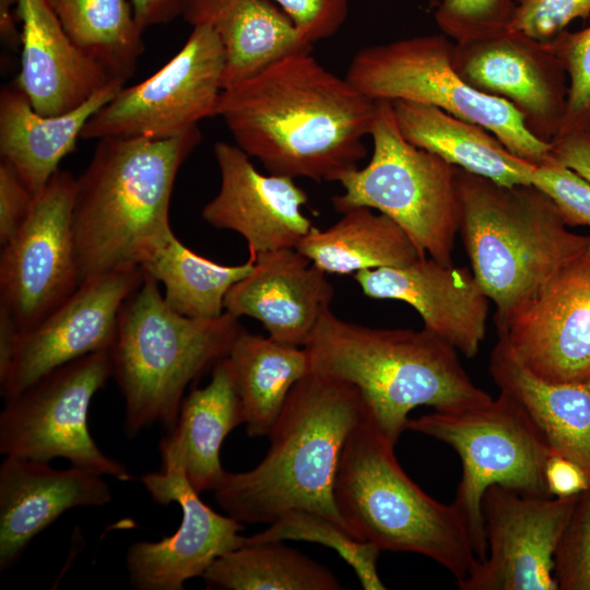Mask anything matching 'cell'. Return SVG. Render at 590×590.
Listing matches in <instances>:
<instances>
[{
    "label": "cell",
    "mask_w": 590,
    "mask_h": 590,
    "mask_svg": "<svg viewBox=\"0 0 590 590\" xmlns=\"http://www.w3.org/2000/svg\"><path fill=\"white\" fill-rule=\"evenodd\" d=\"M75 186L70 172L58 169L1 247L0 309L19 331L38 323L81 285L72 220Z\"/></svg>",
    "instance_id": "obj_13"
},
{
    "label": "cell",
    "mask_w": 590,
    "mask_h": 590,
    "mask_svg": "<svg viewBox=\"0 0 590 590\" xmlns=\"http://www.w3.org/2000/svg\"><path fill=\"white\" fill-rule=\"evenodd\" d=\"M241 329L226 311L213 319L179 315L166 304L158 282L143 272L121 306L109 350L125 401L126 435L134 437L156 423L172 430L188 387L228 356Z\"/></svg>",
    "instance_id": "obj_6"
},
{
    "label": "cell",
    "mask_w": 590,
    "mask_h": 590,
    "mask_svg": "<svg viewBox=\"0 0 590 590\" xmlns=\"http://www.w3.org/2000/svg\"><path fill=\"white\" fill-rule=\"evenodd\" d=\"M296 249L326 273L401 267L421 258L405 232L389 216L357 206L326 229L316 226Z\"/></svg>",
    "instance_id": "obj_30"
},
{
    "label": "cell",
    "mask_w": 590,
    "mask_h": 590,
    "mask_svg": "<svg viewBox=\"0 0 590 590\" xmlns=\"http://www.w3.org/2000/svg\"><path fill=\"white\" fill-rule=\"evenodd\" d=\"M134 17L144 32L151 26L166 24L184 15L189 0H130Z\"/></svg>",
    "instance_id": "obj_44"
},
{
    "label": "cell",
    "mask_w": 590,
    "mask_h": 590,
    "mask_svg": "<svg viewBox=\"0 0 590 590\" xmlns=\"http://www.w3.org/2000/svg\"><path fill=\"white\" fill-rule=\"evenodd\" d=\"M125 86L111 80L76 108L43 116L17 83L0 92V155L36 194L74 149L88 120Z\"/></svg>",
    "instance_id": "obj_24"
},
{
    "label": "cell",
    "mask_w": 590,
    "mask_h": 590,
    "mask_svg": "<svg viewBox=\"0 0 590 590\" xmlns=\"http://www.w3.org/2000/svg\"><path fill=\"white\" fill-rule=\"evenodd\" d=\"M206 588L226 590H338L324 566L297 550L268 542L243 545L217 557L203 573Z\"/></svg>",
    "instance_id": "obj_33"
},
{
    "label": "cell",
    "mask_w": 590,
    "mask_h": 590,
    "mask_svg": "<svg viewBox=\"0 0 590 590\" xmlns=\"http://www.w3.org/2000/svg\"><path fill=\"white\" fill-rule=\"evenodd\" d=\"M552 156L590 184V133L573 132L551 142Z\"/></svg>",
    "instance_id": "obj_43"
},
{
    "label": "cell",
    "mask_w": 590,
    "mask_h": 590,
    "mask_svg": "<svg viewBox=\"0 0 590 590\" xmlns=\"http://www.w3.org/2000/svg\"><path fill=\"white\" fill-rule=\"evenodd\" d=\"M377 105L311 51L223 90L216 116L269 174L337 181L366 156Z\"/></svg>",
    "instance_id": "obj_1"
},
{
    "label": "cell",
    "mask_w": 590,
    "mask_h": 590,
    "mask_svg": "<svg viewBox=\"0 0 590 590\" xmlns=\"http://www.w3.org/2000/svg\"><path fill=\"white\" fill-rule=\"evenodd\" d=\"M532 185L553 200L567 226H590V184L552 154L535 166Z\"/></svg>",
    "instance_id": "obj_38"
},
{
    "label": "cell",
    "mask_w": 590,
    "mask_h": 590,
    "mask_svg": "<svg viewBox=\"0 0 590 590\" xmlns=\"http://www.w3.org/2000/svg\"><path fill=\"white\" fill-rule=\"evenodd\" d=\"M110 377V353L99 351L51 370L4 400L0 453L42 462L64 458L102 475L133 480L122 463L99 449L87 427L91 402Z\"/></svg>",
    "instance_id": "obj_11"
},
{
    "label": "cell",
    "mask_w": 590,
    "mask_h": 590,
    "mask_svg": "<svg viewBox=\"0 0 590 590\" xmlns=\"http://www.w3.org/2000/svg\"><path fill=\"white\" fill-rule=\"evenodd\" d=\"M305 349L311 371L357 389L364 416L392 445L416 406L460 411L493 400L471 380L457 351L425 328H371L330 308Z\"/></svg>",
    "instance_id": "obj_4"
},
{
    "label": "cell",
    "mask_w": 590,
    "mask_h": 590,
    "mask_svg": "<svg viewBox=\"0 0 590 590\" xmlns=\"http://www.w3.org/2000/svg\"><path fill=\"white\" fill-rule=\"evenodd\" d=\"M394 445L363 415L340 459L334 499L349 531L380 551L424 555L463 580L476 560L467 522L452 503L428 496L398 463Z\"/></svg>",
    "instance_id": "obj_7"
},
{
    "label": "cell",
    "mask_w": 590,
    "mask_h": 590,
    "mask_svg": "<svg viewBox=\"0 0 590 590\" xmlns=\"http://www.w3.org/2000/svg\"><path fill=\"white\" fill-rule=\"evenodd\" d=\"M17 0H0V34L7 45L17 48L21 46V32L13 17V7Z\"/></svg>",
    "instance_id": "obj_45"
},
{
    "label": "cell",
    "mask_w": 590,
    "mask_h": 590,
    "mask_svg": "<svg viewBox=\"0 0 590 590\" xmlns=\"http://www.w3.org/2000/svg\"><path fill=\"white\" fill-rule=\"evenodd\" d=\"M293 21L306 42H317L333 36L345 23L350 0H270Z\"/></svg>",
    "instance_id": "obj_40"
},
{
    "label": "cell",
    "mask_w": 590,
    "mask_h": 590,
    "mask_svg": "<svg viewBox=\"0 0 590 590\" xmlns=\"http://www.w3.org/2000/svg\"><path fill=\"white\" fill-rule=\"evenodd\" d=\"M406 429L440 440L458 453L462 475L453 504L467 522L480 560L487 554L482 499L488 486L553 496L545 481L548 442L526 410L504 391L480 406L409 418Z\"/></svg>",
    "instance_id": "obj_9"
},
{
    "label": "cell",
    "mask_w": 590,
    "mask_h": 590,
    "mask_svg": "<svg viewBox=\"0 0 590 590\" xmlns=\"http://www.w3.org/2000/svg\"><path fill=\"white\" fill-rule=\"evenodd\" d=\"M489 374L500 391L511 396L545 436L550 449L585 473L590 492V378L551 382L528 370L498 337Z\"/></svg>",
    "instance_id": "obj_26"
},
{
    "label": "cell",
    "mask_w": 590,
    "mask_h": 590,
    "mask_svg": "<svg viewBox=\"0 0 590 590\" xmlns=\"http://www.w3.org/2000/svg\"><path fill=\"white\" fill-rule=\"evenodd\" d=\"M509 31L550 42L575 20L590 16V0H515Z\"/></svg>",
    "instance_id": "obj_39"
},
{
    "label": "cell",
    "mask_w": 590,
    "mask_h": 590,
    "mask_svg": "<svg viewBox=\"0 0 590 590\" xmlns=\"http://www.w3.org/2000/svg\"><path fill=\"white\" fill-rule=\"evenodd\" d=\"M548 43L569 80L565 115L556 138L590 133V26L576 32L565 30Z\"/></svg>",
    "instance_id": "obj_35"
},
{
    "label": "cell",
    "mask_w": 590,
    "mask_h": 590,
    "mask_svg": "<svg viewBox=\"0 0 590 590\" xmlns=\"http://www.w3.org/2000/svg\"><path fill=\"white\" fill-rule=\"evenodd\" d=\"M580 494L542 497L498 484L482 499L487 554L461 590H558L554 557Z\"/></svg>",
    "instance_id": "obj_14"
},
{
    "label": "cell",
    "mask_w": 590,
    "mask_h": 590,
    "mask_svg": "<svg viewBox=\"0 0 590 590\" xmlns=\"http://www.w3.org/2000/svg\"><path fill=\"white\" fill-rule=\"evenodd\" d=\"M184 17L192 26H210L217 35L225 57L223 90L312 47L270 0H189Z\"/></svg>",
    "instance_id": "obj_25"
},
{
    "label": "cell",
    "mask_w": 590,
    "mask_h": 590,
    "mask_svg": "<svg viewBox=\"0 0 590 590\" xmlns=\"http://www.w3.org/2000/svg\"><path fill=\"white\" fill-rule=\"evenodd\" d=\"M35 194L16 170L0 162V245L4 246L20 229L30 214Z\"/></svg>",
    "instance_id": "obj_41"
},
{
    "label": "cell",
    "mask_w": 590,
    "mask_h": 590,
    "mask_svg": "<svg viewBox=\"0 0 590 590\" xmlns=\"http://www.w3.org/2000/svg\"><path fill=\"white\" fill-rule=\"evenodd\" d=\"M453 44L446 35L434 34L364 47L351 60L345 78L374 102L437 107L482 126L535 166L547 161L551 143L535 138L511 104L473 88L456 72Z\"/></svg>",
    "instance_id": "obj_10"
},
{
    "label": "cell",
    "mask_w": 590,
    "mask_h": 590,
    "mask_svg": "<svg viewBox=\"0 0 590 590\" xmlns=\"http://www.w3.org/2000/svg\"><path fill=\"white\" fill-rule=\"evenodd\" d=\"M391 104L399 130L413 145L502 185L532 184L535 165L512 154L482 126L430 105Z\"/></svg>",
    "instance_id": "obj_28"
},
{
    "label": "cell",
    "mask_w": 590,
    "mask_h": 590,
    "mask_svg": "<svg viewBox=\"0 0 590 590\" xmlns=\"http://www.w3.org/2000/svg\"><path fill=\"white\" fill-rule=\"evenodd\" d=\"M363 415L355 387L310 371L291 390L264 458L249 471H225L213 491L217 505L243 523L269 524L288 511L308 510L349 531L334 485L344 445Z\"/></svg>",
    "instance_id": "obj_2"
},
{
    "label": "cell",
    "mask_w": 590,
    "mask_h": 590,
    "mask_svg": "<svg viewBox=\"0 0 590 590\" xmlns=\"http://www.w3.org/2000/svg\"><path fill=\"white\" fill-rule=\"evenodd\" d=\"M255 258L238 266H224L186 247L174 234L140 268L165 287L166 304L179 315L213 319L225 312L231 287L252 269Z\"/></svg>",
    "instance_id": "obj_32"
},
{
    "label": "cell",
    "mask_w": 590,
    "mask_h": 590,
    "mask_svg": "<svg viewBox=\"0 0 590 590\" xmlns=\"http://www.w3.org/2000/svg\"><path fill=\"white\" fill-rule=\"evenodd\" d=\"M111 500L103 475L71 465L7 456L0 465V570L10 568L30 542L63 512Z\"/></svg>",
    "instance_id": "obj_22"
},
{
    "label": "cell",
    "mask_w": 590,
    "mask_h": 590,
    "mask_svg": "<svg viewBox=\"0 0 590 590\" xmlns=\"http://www.w3.org/2000/svg\"><path fill=\"white\" fill-rule=\"evenodd\" d=\"M220 169L217 193L203 206L202 219L212 227L241 235L250 257L297 244L315 227L303 213L308 196L293 178L261 174L236 144L216 142Z\"/></svg>",
    "instance_id": "obj_19"
},
{
    "label": "cell",
    "mask_w": 590,
    "mask_h": 590,
    "mask_svg": "<svg viewBox=\"0 0 590 590\" xmlns=\"http://www.w3.org/2000/svg\"><path fill=\"white\" fill-rule=\"evenodd\" d=\"M498 337L535 376L551 382L590 378V246L519 308Z\"/></svg>",
    "instance_id": "obj_17"
},
{
    "label": "cell",
    "mask_w": 590,
    "mask_h": 590,
    "mask_svg": "<svg viewBox=\"0 0 590 590\" xmlns=\"http://www.w3.org/2000/svg\"><path fill=\"white\" fill-rule=\"evenodd\" d=\"M161 456L162 470L143 475L141 482L153 500L164 506L177 503L182 516L174 534L128 547V579L140 590H181L217 557L245 544L243 522L204 504L173 453L161 449Z\"/></svg>",
    "instance_id": "obj_16"
},
{
    "label": "cell",
    "mask_w": 590,
    "mask_h": 590,
    "mask_svg": "<svg viewBox=\"0 0 590 590\" xmlns=\"http://www.w3.org/2000/svg\"><path fill=\"white\" fill-rule=\"evenodd\" d=\"M428 2H429V4L432 7H436L438 4L439 0H428Z\"/></svg>",
    "instance_id": "obj_46"
},
{
    "label": "cell",
    "mask_w": 590,
    "mask_h": 590,
    "mask_svg": "<svg viewBox=\"0 0 590 590\" xmlns=\"http://www.w3.org/2000/svg\"><path fill=\"white\" fill-rule=\"evenodd\" d=\"M143 279L140 267H121L86 280L58 308L33 327L19 331L0 375L8 400L51 370L85 355L109 351L123 302Z\"/></svg>",
    "instance_id": "obj_15"
},
{
    "label": "cell",
    "mask_w": 590,
    "mask_h": 590,
    "mask_svg": "<svg viewBox=\"0 0 590 590\" xmlns=\"http://www.w3.org/2000/svg\"><path fill=\"white\" fill-rule=\"evenodd\" d=\"M244 424L232 366L227 357L212 369L210 382L185 396L175 427L161 441L182 465L191 486L200 494L214 491L225 470L220 449L226 436Z\"/></svg>",
    "instance_id": "obj_27"
},
{
    "label": "cell",
    "mask_w": 590,
    "mask_h": 590,
    "mask_svg": "<svg viewBox=\"0 0 590 590\" xmlns=\"http://www.w3.org/2000/svg\"><path fill=\"white\" fill-rule=\"evenodd\" d=\"M515 8V0H439L434 17L453 43H467L507 31Z\"/></svg>",
    "instance_id": "obj_36"
},
{
    "label": "cell",
    "mask_w": 590,
    "mask_h": 590,
    "mask_svg": "<svg viewBox=\"0 0 590 590\" xmlns=\"http://www.w3.org/2000/svg\"><path fill=\"white\" fill-rule=\"evenodd\" d=\"M181 49L144 81L125 87L86 123L84 140L165 139L216 116L225 57L215 32L194 25Z\"/></svg>",
    "instance_id": "obj_12"
},
{
    "label": "cell",
    "mask_w": 590,
    "mask_h": 590,
    "mask_svg": "<svg viewBox=\"0 0 590 590\" xmlns=\"http://www.w3.org/2000/svg\"><path fill=\"white\" fill-rule=\"evenodd\" d=\"M74 45L126 83L144 52V32L128 0H48Z\"/></svg>",
    "instance_id": "obj_31"
},
{
    "label": "cell",
    "mask_w": 590,
    "mask_h": 590,
    "mask_svg": "<svg viewBox=\"0 0 590 590\" xmlns=\"http://www.w3.org/2000/svg\"><path fill=\"white\" fill-rule=\"evenodd\" d=\"M452 66L473 88L511 104L527 129L551 143L559 133L567 101V74L548 42L505 31L455 43Z\"/></svg>",
    "instance_id": "obj_18"
},
{
    "label": "cell",
    "mask_w": 590,
    "mask_h": 590,
    "mask_svg": "<svg viewBox=\"0 0 590 590\" xmlns=\"http://www.w3.org/2000/svg\"><path fill=\"white\" fill-rule=\"evenodd\" d=\"M16 9L22 22L16 83L38 114L70 111L114 80L74 45L48 0H17Z\"/></svg>",
    "instance_id": "obj_23"
},
{
    "label": "cell",
    "mask_w": 590,
    "mask_h": 590,
    "mask_svg": "<svg viewBox=\"0 0 590 590\" xmlns=\"http://www.w3.org/2000/svg\"><path fill=\"white\" fill-rule=\"evenodd\" d=\"M76 178L73 231L81 283L141 267L174 232L169 206L177 174L201 141L198 126L165 139L97 140Z\"/></svg>",
    "instance_id": "obj_3"
},
{
    "label": "cell",
    "mask_w": 590,
    "mask_h": 590,
    "mask_svg": "<svg viewBox=\"0 0 590 590\" xmlns=\"http://www.w3.org/2000/svg\"><path fill=\"white\" fill-rule=\"evenodd\" d=\"M456 185L458 233L499 328L590 246V235L569 232L553 200L532 184L502 185L457 167Z\"/></svg>",
    "instance_id": "obj_5"
},
{
    "label": "cell",
    "mask_w": 590,
    "mask_h": 590,
    "mask_svg": "<svg viewBox=\"0 0 590 590\" xmlns=\"http://www.w3.org/2000/svg\"><path fill=\"white\" fill-rule=\"evenodd\" d=\"M326 274L296 248L259 253L228 291L224 309L257 319L276 341L305 346L334 295Z\"/></svg>",
    "instance_id": "obj_21"
},
{
    "label": "cell",
    "mask_w": 590,
    "mask_h": 590,
    "mask_svg": "<svg viewBox=\"0 0 590 590\" xmlns=\"http://www.w3.org/2000/svg\"><path fill=\"white\" fill-rule=\"evenodd\" d=\"M376 105L371 157L363 168L338 178L343 192L331 198L332 206L339 213L375 209L405 232L421 258L451 266L460 215L457 167L410 143L399 130L391 102Z\"/></svg>",
    "instance_id": "obj_8"
},
{
    "label": "cell",
    "mask_w": 590,
    "mask_h": 590,
    "mask_svg": "<svg viewBox=\"0 0 590 590\" xmlns=\"http://www.w3.org/2000/svg\"><path fill=\"white\" fill-rule=\"evenodd\" d=\"M363 294L412 306L424 328L465 357H474L485 337L488 297L465 267L442 264L432 258L401 267L354 273Z\"/></svg>",
    "instance_id": "obj_20"
},
{
    "label": "cell",
    "mask_w": 590,
    "mask_h": 590,
    "mask_svg": "<svg viewBox=\"0 0 590 590\" xmlns=\"http://www.w3.org/2000/svg\"><path fill=\"white\" fill-rule=\"evenodd\" d=\"M249 437H268L293 387L311 371L305 346L241 329L227 356Z\"/></svg>",
    "instance_id": "obj_29"
},
{
    "label": "cell",
    "mask_w": 590,
    "mask_h": 590,
    "mask_svg": "<svg viewBox=\"0 0 590 590\" xmlns=\"http://www.w3.org/2000/svg\"><path fill=\"white\" fill-rule=\"evenodd\" d=\"M545 481L553 496H571L589 489L583 471L569 459L552 451L545 465Z\"/></svg>",
    "instance_id": "obj_42"
},
{
    "label": "cell",
    "mask_w": 590,
    "mask_h": 590,
    "mask_svg": "<svg viewBox=\"0 0 590 590\" xmlns=\"http://www.w3.org/2000/svg\"><path fill=\"white\" fill-rule=\"evenodd\" d=\"M305 541L322 544L335 551L354 570L365 590H385L377 571V559L381 552L376 545L361 541L334 520L308 510H292L264 530L250 536L245 544L268 542Z\"/></svg>",
    "instance_id": "obj_34"
},
{
    "label": "cell",
    "mask_w": 590,
    "mask_h": 590,
    "mask_svg": "<svg viewBox=\"0 0 590 590\" xmlns=\"http://www.w3.org/2000/svg\"><path fill=\"white\" fill-rule=\"evenodd\" d=\"M558 590H590V492L580 493L554 557Z\"/></svg>",
    "instance_id": "obj_37"
}]
</instances>
